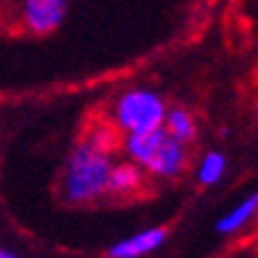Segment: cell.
Returning a JSON list of instances; mask_svg holds the SVG:
<instances>
[{
  "instance_id": "6da1fadb",
  "label": "cell",
  "mask_w": 258,
  "mask_h": 258,
  "mask_svg": "<svg viewBox=\"0 0 258 258\" xmlns=\"http://www.w3.org/2000/svg\"><path fill=\"white\" fill-rule=\"evenodd\" d=\"M116 129L111 124L92 126L85 140L69 153L61 177L63 201L72 206H87L108 195V174L113 166Z\"/></svg>"
},
{
  "instance_id": "7a4b0ae2",
  "label": "cell",
  "mask_w": 258,
  "mask_h": 258,
  "mask_svg": "<svg viewBox=\"0 0 258 258\" xmlns=\"http://www.w3.org/2000/svg\"><path fill=\"white\" fill-rule=\"evenodd\" d=\"M121 148H124L126 158L137 163L145 171V177H153V179H174L190 163L187 145L174 140L163 126H156L150 132L124 135Z\"/></svg>"
},
{
  "instance_id": "3957f363",
  "label": "cell",
  "mask_w": 258,
  "mask_h": 258,
  "mask_svg": "<svg viewBox=\"0 0 258 258\" xmlns=\"http://www.w3.org/2000/svg\"><path fill=\"white\" fill-rule=\"evenodd\" d=\"M169 103L163 100L161 92L150 87H129L121 95H116V100L108 108L111 126L124 135H137V132H150L163 124Z\"/></svg>"
},
{
  "instance_id": "277c9868",
  "label": "cell",
  "mask_w": 258,
  "mask_h": 258,
  "mask_svg": "<svg viewBox=\"0 0 258 258\" xmlns=\"http://www.w3.org/2000/svg\"><path fill=\"white\" fill-rule=\"evenodd\" d=\"M72 0H19V24L32 34H50L63 24Z\"/></svg>"
},
{
  "instance_id": "5b68a950",
  "label": "cell",
  "mask_w": 258,
  "mask_h": 258,
  "mask_svg": "<svg viewBox=\"0 0 258 258\" xmlns=\"http://www.w3.org/2000/svg\"><path fill=\"white\" fill-rule=\"evenodd\" d=\"M166 242V229L163 227H148L140 229L129 237H121L119 242H113L108 248L111 258H145L153 250H158Z\"/></svg>"
},
{
  "instance_id": "8992f818",
  "label": "cell",
  "mask_w": 258,
  "mask_h": 258,
  "mask_svg": "<svg viewBox=\"0 0 258 258\" xmlns=\"http://www.w3.org/2000/svg\"><path fill=\"white\" fill-rule=\"evenodd\" d=\"M145 171L132 161H113L108 174V195L111 198H135L145 187Z\"/></svg>"
},
{
  "instance_id": "52a82bcc",
  "label": "cell",
  "mask_w": 258,
  "mask_h": 258,
  "mask_svg": "<svg viewBox=\"0 0 258 258\" xmlns=\"http://www.w3.org/2000/svg\"><path fill=\"white\" fill-rule=\"evenodd\" d=\"M255 214H258V192L242 198L232 211H227V214L216 221V229H219V234H237L248 224H253Z\"/></svg>"
},
{
  "instance_id": "ba28073f",
  "label": "cell",
  "mask_w": 258,
  "mask_h": 258,
  "mask_svg": "<svg viewBox=\"0 0 258 258\" xmlns=\"http://www.w3.org/2000/svg\"><path fill=\"white\" fill-rule=\"evenodd\" d=\"M166 132L179 140V143L190 145L192 140L198 137V121L190 108H182V105H169L166 108V116H163V124H161Z\"/></svg>"
},
{
  "instance_id": "9c48e42d",
  "label": "cell",
  "mask_w": 258,
  "mask_h": 258,
  "mask_svg": "<svg viewBox=\"0 0 258 258\" xmlns=\"http://www.w3.org/2000/svg\"><path fill=\"white\" fill-rule=\"evenodd\" d=\"M227 174V156L221 150H208V153L198 161V182L203 187L219 184Z\"/></svg>"
},
{
  "instance_id": "30bf717a",
  "label": "cell",
  "mask_w": 258,
  "mask_h": 258,
  "mask_svg": "<svg viewBox=\"0 0 258 258\" xmlns=\"http://www.w3.org/2000/svg\"><path fill=\"white\" fill-rule=\"evenodd\" d=\"M0 258H21V255H16L14 250H6V248H0Z\"/></svg>"
},
{
  "instance_id": "8fae6325",
  "label": "cell",
  "mask_w": 258,
  "mask_h": 258,
  "mask_svg": "<svg viewBox=\"0 0 258 258\" xmlns=\"http://www.w3.org/2000/svg\"><path fill=\"white\" fill-rule=\"evenodd\" d=\"M255 116H258V100H255Z\"/></svg>"
},
{
  "instance_id": "7c38bea8",
  "label": "cell",
  "mask_w": 258,
  "mask_h": 258,
  "mask_svg": "<svg viewBox=\"0 0 258 258\" xmlns=\"http://www.w3.org/2000/svg\"><path fill=\"white\" fill-rule=\"evenodd\" d=\"M255 221H258V214H255Z\"/></svg>"
}]
</instances>
